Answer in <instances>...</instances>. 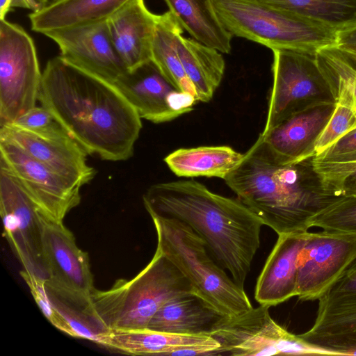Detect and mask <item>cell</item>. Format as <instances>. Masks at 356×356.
I'll return each instance as SVG.
<instances>
[{
  "label": "cell",
  "instance_id": "obj_1",
  "mask_svg": "<svg viewBox=\"0 0 356 356\" xmlns=\"http://www.w3.org/2000/svg\"><path fill=\"white\" fill-rule=\"evenodd\" d=\"M38 101L88 154L111 161L133 156L142 119L113 83L58 56L42 72Z\"/></svg>",
  "mask_w": 356,
  "mask_h": 356
},
{
  "label": "cell",
  "instance_id": "obj_2",
  "mask_svg": "<svg viewBox=\"0 0 356 356\" xmlns=\"http://www.w3.org/2000/svg\"><path fill=\"white\" fill-rule=\"evenodd\" d=\"M143 201L151 218L175 219L188 226L204 241L219 265L244 288L264 225L238 199L215 193L191 179L153 184Z\"/></svg>",
  "mask_w": 356,
  "mask_h": 356
},
{
  "label": "cell",
  "instance_id": "obj_3",
  "mask_svg": "<svg viewBox=\"0 0 356 356\" xmlns=\"http://www.w3.org/2000/svg\"><path fill=\"white\" fill-rule=\"evenodd\" d=\"M313 158L282 163L258 138L224 181L278 236L307 232L311 218L338 198L324 188Z\"/></svg>",
  "mask_w": 356,
  "mask_h": 356
},
{
  "label": "cell",
  "instance_id": "obj_4",
  "mask_svg": "<svg viewBox=\"0 0 356 356\" xmlns=\"http://www.w3.org/2000/svg\"><path fill=\"white\" fill-rule=\"evenodd\" d=\"M191 292L186 278L156 249L149 264L131 280H118L105 291L95 289L86 315L104 332L146 329L165 302Z\"/></svg>",
  "mask_w": 356,
  "mask_h": 356
},
{
  "label": "cell",
  "instance_id": "obj_5",
  "mask_svg": "<svg viewBox=\"0 0 356 356\" xmlns=\"http://www.w3.org/2000/svg\"><path fill=\"white\" fill-rule=\"evenodd\" d=\"M156 249L190 283L195 294L227 318L253 307L244 291L209 253L204 241L188 226L171 218L152 217Z\"/></svg>",
  "mask_w": 356,
  "mask_h": 356
},
{
  "label": "cell",
  "instance_id": "obj_6",
  "mask_svg": "<svg viewBox=\"0 0 356 356\" xmlns=\"http://www.w3.org/2000/svg\"><path fill=\"white\" fill-rule=\"evenodd\" d=\"M232 36L266 46L272 51L296 49L312 53L337 44V32L286 10L252 0H211Z\"/></svg>",
  "mask_w": 356,
  "mask_h": 356
},
{
  "label": "cell",
  "instance_id": "obj_7",
  "mask_svg": "<svg viewBox=\"0 0 356 356\" xmlns=\"http://www.w3.org/2000/svg\"><path fill=\"white\" fill-rule=\"evenodd\" d=\"M273 53V85L262 132L310 106L336 102L316 53L288 49Z\"/></svg>",
  "mask_w": 356,
  "mask_h": 356
},
{
  "label": "cell",
  "instance_id": "obj_8",
  "mask_svg": "<svg viewBox=\"0 0 356 356\" xmlns=\"http://www.w3.org/2000/svg\"><path fill=\"white\" fill-rule=\"evenodd\" d=\"M42 77L31 37L20 26L0 19V126L36 106Z\"/></svg>",
  "mask_w": 356,
  "mask_h": 356
},
{
  "label": "cell",
  "instance_id": "obj_9",
  "mask_svg": "<svg viewBox=\"0 0 356 356\" xmlns=\"http://www.w3.org/2000/svg\"><path fill=\"white\" fill-rule=\"evenodd\" d=\"M269 308L259 305L238 316L224 317L211 333L220 345L219 355H331L277 323L272 318Z\"/></svg>",
  "mask_w": 356,
  "mask_h": 356
},
{
  "label": "cell",
  "instance_id": "obj_10",
  "mask_svg": "<svg viewBox=\"0 0 356 356\" xmlns=\"http://www.w3.org/2000/svg\"><path fill=\"white\" fill-rule=\"evenodd\" d=\"M43 259L48 278L46 287L86 316L95 290L87 252L63 222L46 218L42 231Z\"/></svg>",
  "mask_w": 356,
  "mask_h": 356
},
{
  "label": "cell",
  "instance_id": "obj_11",
  "mask_svg": "<svg viewBox=\"0 0 356 356\" xmlns=\"http://www.w3.org/2000/svg\"><path fill=\"white\" fill-rule=\"evenodd\" d=\"M318 300L313 325L299 337L331 355H356V257Z\"/></svg>",
  "mask_w": 356,
  "mask_h": 356
},
{
  "label": "cell",
  "instance_id": "obj_12",
  "mask_svg": "<svg viewBox=\"0 0 356 356\" xmlns=\"http://www.w3.org/2000/svg\"><path fill=\"white\" fill-rule=\"evenodd\" d=\"M0 213L3 236L24 270L48 278L42 252V231L47 218L17 181L0 168Z\"/></svg>",
  "mask_w": 356,
  "mask_h": 356
},
{
  "label": "cell",
  "instance_id": "obj_13",
  "mask_svg": "<svg viewBox=\"0 0 356 356\" xmlns=\"http://www.w3.org/2000/svg\"><path fill=\"white\" fill-rule=\"evenodd\" d=\"M0 168L17 181L52 221L63 222L65 216L81 202V186L4 140H0Z\"/></svg>",
  "mask_w": 356,
  "mask_h": 356
},
{
  "label": "cell",
  "instance_id": "obj_14",
  "mask_svg": "<svg viewBox=\"0 0 356 356\" xmlns=\"http://www.w3.org/2000/svg\"><path fill=\"white\" fill-rule=\"evenodd\" d=\"M356 257V236L308 231L297 262V297L314 300Z\"/></svg>",
  "mask_w": 356,
  "mask_h": 356
},
{
  "label": "cell",
  "instance_id": "obj_15",
  "mask_svg": "<svg viewBox=\"0 0 356 356\" xmlns=\"http://www.w3.org/2000/svg\"><path fill=\"white\" fill-rule=\"evenodd\" d=\"M114 84L141 119L156 124L191 112L199 102L195 96L177 89L152 60L127 72Z\"/></svg>",
  "mask_w": 356,
  "mask_h": 356
},
{
  "label": "cell",
  "instance_id": "obj_16",
  "mask_svg": "<svg viewBox=\"0 0 356 356\" xmlns=\"http://www.w3.org/2000/svg\"><path fill=\"white\" fill-rule=\"evenodd\" d=\"M106 22L44 35L57 44L63 59L114 83L127 70L112 43Z\"/></svg>",
  "mask_w": 356,
  "mask_h": 356
},
{
  "label": "cell",
  "instance_id": "obj_17",
  "mask_svg": "<svg viewBox=\"0 0 356 356\" xmlns=\"http://www.w3.org/2000/svg\"><path fill=\"white\" fill-rule=\"evenodd\" d=\"M0 140L17 145L32 158L81 187L95 177V169L87 161L88 152L68 134L40 136L7 124L0 126Z\"/></svg>",
  "mask_w": 356,
  "mask_h": 356
},
{
  "label": "cell",
  "instance_id": "obj_18",
  "mask_svg": "<svg viewBox=\"0 0 356 356\" xmlns=\"http://www.w3.org/2000/svg\"><path fill=\"white\" fill-rule=\"evenodd\" d=\"M335 102L316 104L286 118L261 139L274 158L282 163H294L315 156V144L335 108Z\"/></svg>",
  "mask_w": 356,
  "mask_h": 356
},
{
  "label": "cell",
  "instance_id": "obj_19",
  "mask_svg": "<svg viewBox=\"0 0 356 356\" xmlns=\"http://www.w3.org/2000/svg\"><path fill=\"white\" fill-rule=\"evenodd\" d=\"M97 343L132 355H219L220 345L211 335L179 334L143 330H110Z\"/></svg>",
  "mask_w": 356,
  "mask_h": 356
},
{
  "label": "cell",
  "instance_id": "obj_20",
  "mask_svg": "<svg viewBox=\"0 0 356 356\" xmlns=\"http://www.w3.org/2000/svg\"><path fill=\"white\" fill-rule=\"evenodd\" d=\"M158 15L131 0L107 20L112 43L127 72L152 60Z\"/></svg>",
  "mask_w": 356,
  "mask_h": 356
},
{
  "label": "cell",
  "instance_id": "obj_21",
  "mask_svg": "<svg viewBox=\"0 0 356 356\" xmlns=\"http://www.w3.org/2000/svg\"><path fill=\"white\" fill-rule=\"evenodd\" d=\"M307 232L279 235L257 279L254 298L275 306L297 296V262Z\"/></svg>",
  "mask_w": 356,
  "mask_h": 356
},
{
  "label": "cell",
  "instance_id": "obj_22",
  "mask_svg": "<svg viewBox=\"0 0 356 356\" xmlns=\"http://www.w3.org/2000/svg\"><path fill=\"white\" fill-rule=\"evenodd\" d=\"M131 0H58L29 15L31 29L47 32L106 22Z\"/></svg>",
  "mask_w": 356,
  "mask_h": 356
},
{
  "label": "cell",
  "instance_id": "obj_23",
  "mask_svg": "<svg viewBox=\"0 0 356 356\" xmlns=\"http://www.w3.org/2000/svg\"><path fill=\"white\" fill-rule=\"evenodd\" d=\"M193 292L165 302L146 329L179 334H209L224 318Z\"/></svg>",
  "mask_w": 356,
  "mask_h": 356
},
{
  "label": "cell",
  "instance_id": "obj_24",
  "mask_svg": "<svg viewBox=\"0 0 356 356\" xmlns=\"http://www.w3.org/2000/svg\"><path fill=\"white\" fill-rule=\"evenodd\" d=\"M176 49L198 101L209 102L224 75L225 63L222 53L193 38H185L183 33L177 38Z\"/></svg>",
  "mask_w": 356,
  "mask_h": 356
},
{
  "label": "cell",
  "instance_id": "obj_25",
  "mask_svg": "<svg viewBox=\"0 0 356 356\" xmlns=\"http://www.w3.org/2000/svg\"><path fill=\"white\" fill-rule=\"evenodd\" d=\"M243 156L229 146H200L175 150L164 158V162L177 177L224 179Z\"/></svg>",
  "mask_w": 356,
  "mask_h": 356
},
{
  "label": "cell",
  "instance_id": "obj_26",
  "mask_svg": "<svg viewBox=\"0 0 356 356\" xmlns=\"http://www.w3.org/2000/svg\"><path fill=\"white\" fill-rule=\"evenodd\" d=\"M183 30L192 38L229 54L232 35L220 22L211 0H164Z\"/></svg>",
  "mask_w": 356,
  "mask_h": 356
},
{
  "label": "cell",
  "instance_id": "obj_27",
  "mask_svg": "<svg viewBox=\"0 0 356 356\" xmlns=\"http://www.w3.org/2000/svg\"><path fill=\"white\" fill-rule=\"evenodd\" d=\"M183 31L169 10L158 15L152 44V60L177 89L198 99L196 90L185 72L176 49L177 38Z\"/></svg>",
  "mask_w": 356,
  "mask_h": 356
},
{
  "label": "cell",
  "instance_id": "obj_28",
  "mask_svg": "<svg viewBox=\"0 0 356 356\" xmlns=\"http://www.w3.org/2000/svg\"><path fill=\"white\" fill-rule=\"evenodd\" d=\"M298 15L337 32L356 25V0H252Z\"/></svg>",
  "mask_w": 356,
  "mask_h": 356
},
{
  "label": "cell",
  "instance_id": "obj_29",
  "mask_svg": "<svg viewBox=\"0 0 356 356\" xmlns=\"http://www.w3.org/2000/svg\"><path fill=\"white\" fill-rule=\"evenodd\" d=\"M336 99L333 113L315 144V156L356 129V102L350 88L338 80H327Z\"/></svg>",
  "mask_w": 356,
  "mask_h": 356
},
{
  "label": "cell",
  "instance_id": "obj_30",
  "mask_svg": "<svg viewBox=\"0 0 356 356\" xmlns=\"http://www.w3.org/2000/svg\"><path fill=\"white\" fill-rule=\"evenodd\" d=\"M309 227L356 236V196L337 198L311 218Z\"/></svg>",
  "mask_w": 356,
  "mask_h": 356
},
{
  "label": "cell",
  "instance_id": "obj_31",
  "mask_svg": "<svg viewBox=\"0 0 356 356\" xmlns=\"http://www.w3.org/2000/svg\"><path fill=\"white\" fill-rule=\"evenodd\" d=\"M316 56L327 79L345 83L352 90L356 102V60L337 45L321 49Z\"/></svg>",
  "mask_w": 356,
  "mask_h": 356
},
{
  "label": "cell",
  "instance_id": "obj_32",
  "mask_svg": "<svg viewBox=\"0 0 356 356\" xmlns=\"http://www.w3.org/2000/svg\"><path fill=\"white\" fill-rule=\"evenodd\" d=\"M313 163L330 194L336 197L356 196V163Z\"/></svg>",
  "mask_w": 356,
  "mask_h": 356
},
{
  "label": "cell",
  "instance_id": "obj_33",
  "mask_svg": "<svg viewBox=\"0 0 356 356\" xmlns=\"http://www.w3.org/2000/svg\"><path fill=\"white\" fill-rule=\"evenodd\" d=\"M20 275L30 289V291L47 320L57 329L74 337L72 327L68 321L54 307L44 281L32 273L22 270Z\"/></svg>",
  "mask_w": 356,
  "mask_h": 356
},
{
  "label": "cell",
  "instance_id": "obj_34",
  "mask_svg": "<svg viewBox=\"0 0 356 356\" xmlns=\"http://www.w3.org/2000/svg\"><path fill=\"white\" fill-rule=\"evenodd\" d=\"M12 124L40 136H52L68 134L52 113L42 105L31 108Z\"/></svg>",
  "mask_w": 356,
  "mask_h": 356
},
{
  "label": "cell",
  "instance_id": "obj_35",
  "mask_svg": "<svg viewBox=\"0 0 356 356\" xmlns=\"http://www.w3.org/2000/svg\"><path fill=\"white\" fill-rule=\"evenodd\" d=\"M313 161L320 163H356V129L346 134Z\"/></svg>",
  "mask_w": 356,
  "mask_h": 356
},
{
  "label": "cell",
  "instance_id": "obj_36",
  "mask_svg": "<svg viewBox=\"0 0 356 356\" xmlns=\"http://www.w3.org/2000/svg\"><path fill=\"white\" fill-rule=\"evenodd\" d=\"M337 46H356V25L337 32Z\"/></svg>",
  "mask_w": 356,
  "mask_h": 356
},
{
  "label": "cell",
  "instance_id": "obj_37",
  "mask_svg": "<svg viewBox=\"0 0 356 356\" xmlns=\"http://www.w3.org/2000/svg\"><path fill=\"white\" fill-rule=\"evenodd\" d=\"M31 6L32 12L39 11L49 6L58 0H27Z\"/></svg>",
  "mask_w": 356,
  "mask_h": 356
},
{
  "label": "cell",
  "instance_id": "obj_38",
  "mask_svg": "<svg viewBox=\"0 0 356 356\" xmlns=\"http://www.w3.org/2000/svg\"><path fill=\"white\" fill-rule=\"evenodd\" d=\"M338 47V46H337ZM356 60V46L338 47Z\"/></svg>",
  "mask_w": 356,
  "mask_h": 356
}]
</instances>
